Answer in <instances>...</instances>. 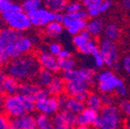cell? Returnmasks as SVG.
<instances>
[{
    "label": "cell",
    "mask_w": 130,
    "mask_h": 129,
    "mask_svg": "<svg viewBox=\"0 0 130 129\" xmlns=\"http://www.w3.org/2000/svg\"><path fill=\"white\" fill-rule=\"evenodd\" d=\"M102 124H103V121H102V117L99 114V116L97 117V118L95 119V121L93 123V126L95 127L96 129H100L102 126Z\"/></svg>",
    "instance_id": "cell-48"
},
{
    "label": "cell",
    "mask_w": 130,
    "mask_h": 129,
    "mask_svg": "<svg viewBox=\"0 0 130 129\" xmlns=\"http://www.w3.org/2000/svg\"><path fill=\"white\" fill-rule=\"evenodd\" d=\"M126 129H130V125H127V127H126Z\"/></svg>",
    "instance_id": "cell-54"
},
{
    "label": "cell",
    "mask_w": 130,
    "mask_h": 129,
    "mask_svg": "<svg viewBox=\"0 0 130 129\" xmlns=\"http://www.w3.org/2000/svg\"><path fill=\"white\" fill-rule=\"evenodd\" d=\"M35 40L32 37L22 34L12 44L6 46V53L8 58L11 60L28 55L35 47Z\"/></svg>",
    "instance_id": "cell-5"
},
{
    "label": "cell",
    "mask_w": 130,
    "mask_h": 129,
    "mask_svg": "<svg viewBox=\"0 0 130 129\" xmlns=\"http://www.w3.org/2000/svg\"><path fill=\"white\" fill-rule=\"evenodd\" d=\"M10 119L6 114H0V129H9Z\"/></svg>",
    "instance_id": "cell-40"
},
{
    "label": "cell",
    "mask_w": 130,
    "mask_h": 129,
    "mask_svg": "<svg viewBox=\"0 0 130 129\" xmlns=\"http://www.w3.org/2000/svg\"><path fill=\"white\" fill-rule=\"evenodd\" d=\"M75 61L72 57L64 59H58V66H59V71H61L62 72L71 71L75 69Z\"/></svg>",
    "instance_id": "cell-32"
},
{
    "label": "cell",
    "mask_w": 130,
    "mask_h": 129,
    "mask_svg": "<svg viewBox=\"0 0 130 129\" xmlns=\"http://www.w3.org/2000/svg\"><path fill=\"white\" fill-rule=\"evenodd\" d=\"M21 124V129H37L35 117L30 113L25 114L23 117H19Z\"/></svg>",
    "instance_id": "cell-31"
},
{
    "label": "cell",
    "mask_w": 130,
    "mask_h": 129,
    "mask_svg": "<svg viewBox=\"0 0 130 129\" xmlns=\"http://www.w3.org/2000/svg\"><path fill=\"white\" fill-rule=\"evenodd\" d=\"M93 62H94V66L98 69H102L105 66L104 60H103V58L100 56V53H97V54L93 55Z\"/></svg>",
    "instance_id": "cell-41"
},
{
    "label": "cell",
    "mask_w": 130,
    "mask_h": 129,
    "mask_svg": "<svg viewBox=\"0 0 130 129\" xmlns=\"http://www.w3.org/2000/svg\"><path fill=\"white\" fill-rule=\"evenodd\" d=\"M1 20L7 27L19 33L25 32L32 26L28 14L24 12L18 4H15L13 9L1 14Z\"/></svg>",
    "instance_id": "cell-2"
},
{
    "label": "cell",
    "mask_w": 130,
    "mask_h": 129,
    "mask_svg": "<svg viewBox=\"0 0 130 129\" xmlns=\"http://www.w3.org/2000/svg\"><path fill=\"white\" fill-rule=\"evenodd\" d=\"M21 35H22V33H19L14 29L9 28V27L3 28L0 31V38L2 39L4 43L6 44V46L12 44L13 42H15Z\"/></svg>",
    "instance_id": "cell-21"
},
{
    "label": "cell",
    "mask_w": 130,
    "mask_h": 129,
    "mask_svg": "<svg viewBox=\"0 0 130 129\" xmlns=\"http://www.w3.org/2000/svg\"><path fill=\"white\" fill-rule=\"evenodd\" d=\"M122 7L125 10L130 11V0H122Z\"/></svg>",
    "instance_id": "cell-49"
},
{
    "label": "cell",
    "mask_w": 130,
    "mask_h": 129,
    "mask_svg": "<svg viewBox=\"0 0 130 129\" xmlns=\"http://www.w3.org/2000/svg\"><path fill=\"white\" fill-rule=\"evenodd\" d=\"M99 53L103 58L106 66L113 68L117 63H118L119 52L118 45L113 41L102 39L99 43Z\"/></svg>",
    "instance_id": "cell-7"
},
{
    "label": "cell",
    "mask_w": 130,
    "mask_h": 129,
    "mask_svg": "<svg viewBox=\"0 0 130 129\" xmlns=\"http://www.w3.org/2000/svg\"><path fill=\"white\" fill-rule=\"evenodd\" d=\"M99 116V113L96 111L85 107L82 112L76 115L75 125H92L95 119Z\"/></svg>",
    "instance_id": "cell-17"
},
{
    "label": "cell",
    "mask_w": 130,
    "mask_h": 129,
    "mask_svg": "<svg viewBox=\"0 0 130 129\" xmlns=\"http://www.w3.org/2000/svg\"><path fill=\"white\" fill-rule=\"evenodd\" d=\"M40 69L36 56L28 54L8 61L6 66V73L21 83L35 79Z\"/></svg>",
    "instance_id": "cell-1"
},
{
    "label": "cell",
    "mask_w": 130,
    "mask_h": 129,
    "mask_svg": "<svg viewBox=\"0 0 130 129\" xmlns=\"http://www.w3.org/2000/svg\"><path fill=\"white\" fill-rule=\"evenodd\" d=\"M88 108L92 109L96 112H100L103 108V104L101 101V97L97 93H89L88 98L85 101Z\"/></svg>",
    "instance_id": "cell-26"
},
{
    "label": "cell",
    "mask_w": 130,
    "mask_h": 129,
    "mask_svg": "<svg viewBox=\"0 0 130 129\" xmlns=\"http://www.w3.org/2000/svg\"><path fill=\"white\" fill-rule=\"evenodd\" d=\"M6 73L4 71L0 70V95L4 94V82L6 78Z\"/></svg>",
    "instance_id": "cell-45"
},
{
    "label": "cell",
    "mask_w": 130,
    "mask_h": 129,
    "mask_svg": "<svg viewBox=\"0 0 130 129\" xmlns=\"http://www.w3.org/2000/svg\"><path fill=\"white\" fill-rule=\"evenodd\" d=\"M104 28H105V24L103 20H101L99 17H96V18H91L89 21H88L85 31H87L91 37H97L103 34Z\"/></svg>",
    "instance_id": "cell-18"
},
{
    "label": "cell",
    "mask_w": 130,
    "mask_h": 129,
    "mask_svg": "<svg viewBox=\"0 0 130 129\" xmlns=\"http://www.w3.org/2000/svg\"><path fill=\"white\" fill-rule=\"evenodd\" d=\"M115 92H116V94L118 96V97L124 98V97H126V94H127V89H126V86L124 85V86H121V87L118 88Z\"/></svg>",
    "instance_id": "cell-46"
},
{
    "label": "cell",
    "mask_w": 130,
    "mask_h": 129,
    "mask_svg": "<svg viewBox=\"0 0 130 129\" xmlns=\"http://www.w3.org/2000/svg\"><path fill=\"white\" fill-rule=\"evenodd\" d=\"M44 7L54 12L56 14H61L65 11V8L68 4L67 0H43Z\"/></svg>",
    "instance_id": "cell-25"
},
{
    "label": "cell",
    "mask_w": 130,
    "mask_h": 129,
    "mask_svg": "<svg viewBox=\"0 0 130 129\" xmlns=\"http://www.w3.org/2000/svg\"><path fill=\"white\" fill-rule=\"evenodd\" d=\"M104 38L107 40L116 42L120 36V30L118 24L114 23H109L108 24H105V28L103 30Z\"/></svg>",
    "instance_id": "cell-27"
},
{
    "label": "cell",
    "mask_w": 130,
    "mask_h": 129,
    "mask_svg": "<svg viewBox=\"0 0 130 129\" xmlns=\"http://www.w3.org/2000/svg\"><path fill=\"white\" fill-rule=\"evenodd\" d=\"M62 79L65 82L71 80H76V79H82L91 85L94 82L95 79V72L92 69L88 68V67H82L79 69H73L71 71L62 72Z\"/></svg>",
    "instance_id": "cell-13"
},
{
    "label": "cell",
    "mask_w": 130,
    "mask_h": 129,
    "mask_svg": "<svg viewBox=\"0 0 130 129\" xmlns=\"http://www.w3.org/2000/svg\"><path fill=\"white\" fill-rule=\"evenodd\" d=\"M20 82L13 77L6 75L4 82V93L6 96H13L18 93Z\"/></svg>",
    "instance_id": "cell-24"
},
{
    "label": "cell",
    "mask_w": 130,
    "mask_h": 129,
    "mask_svg": "<svg viewBox=\"0 0 130 129\" xmlns=\"http://www.w3.org/2000/svg\"><path fill=\"white\" fill-rule=\"evenodd\" d=\"M49 94L54 97H59L62 95L65 91V81L62 79V77L54 76L53 80L46 88Z\"/></svg>",
    "instance_id": "cell-19"
},
{
    "label": "cell",
    "mask_w": 130,
    "mask_h": 129,
    "mask_svg": "<svg viewBox=\"0 0 130 129\" xmlns=\"http://www.w3.org/2000/svg\"><path fill=\"white\" fill-rule=\"evenodd\" d=\"M29 19L32 26L38 27V28H44L46 25L51 24L53 21L60 20L61 14L52 12L51 10L47 9L44 6H42L37 10L28 14Z\"/></svg>",
    "instance_id": "cell-8"
},
{
    "label": "cell",
    "mask_w": 130,
    "mask_h": 129,
    "mask_svg": "<svg viewBox=\"0 0 130 129\" xmlns=\"http://www.w3.org/2000/svg\"><path fill=\"white\" fill-rule=\"evenodd\" d=\"M87 17L88 14L86 11L80 10L76 13H65L61 14L60 21L63 24L64 29H66L71 35L75 36L85 31Z\"/></svg>",
    "instance_id": "cell-3"
},
{
    "label": "cell",
    "mask_w": 130,
    "mask_h": 129,
    "mask_svg": "<svg viewBox=\"0 0 130 129\" xmlns=\"http://www.w3.org/2000/svg\"><path fill=\"white\" fill-rule=\"evenodd\" d=\"M69 57H71V52H70L69 50H67V49L62 48V50L61 51V53H60V54L58 55L57 58L58 59H64V58H69Z\"/></svg>",
    "instance_id": "cell-47"
},
{
    "label": "cell",
    "mask_w": 130,
    "mask_h": 129,
    "mask_svg": "<svg viewBox=\"0 0 130 129\" xmlns=\"http://www.w3.org/2000/svg\"><path fill=\"white\" fill-rule=\"evenodd\" d=\"M54 129H73V128L69 126H55Z\"/></svg>",
    "instance_id": "cell-52"
},
{
    "label": "cell",
    "mask_w": 130,
    "mask_h": 129,
    "mask_svg": "<svg viewBox=\"0 0 130 129\" xmlns=\"http://www.w3.org/2000/svg\"><path fill=\"white\" fill-rule=\"evenodd\" d=\"M37 129H54L53 118L51 117L43 114H39L35 117Z\"/></svg>",
    "instance_id": "cell-29"
},
{
    "label": "cell",
    "mask_w": 130,
    "mask_h": 129,
    "mask_svg": "<svg viewBox=\"0 0 130 129\" xmlns=\"http://www.w3.org/2000/svg\"><path fill=\"white\" fill-rule=\"evenodd\" d=\"M103 1H105V0H81V4L84 7H86V9H88V8H91L99 6Z\"/></svg>",
    "instance_id": "cell-38"
},
{
    "label": "cell",
    "mask_w": 130,
    "mask_h": 129,
    "mask_svg": "<svg viewBox=\"0 0 130 129\" xmlns=\"http://www.w3.org/2000/svg\"><path fill=\"white\" fill-rule=\"evenodd\" d=\"M90 84L82 79H76L65 82V92L68 96L85 102L89 95Z\"/></svg>",
    "instance_id": "cell-10"
},
{
    "label": "cell",
    "mask_w": 130,
    "mask_h": 129,
    "mask_svg": "<svg viewBox=\"0 0 130 129\" xmlns=\"http://www.w3.org/2000/svg\"><path fill=\"white\" fill-rule=\"evenodd\" d=\"M63 30H64V26L61 21H53L44 27V34L49 38H58L63 33Z\"/></svg>",
    "instance_id": "cell-20"
},
{
    "label": "cell",
    "mask_w": 130,
    "mask_h": 129,
    "mask_svg": "<svg viewBox=\"0 0 130 129\" xmlns=\"http://www.w3.org/2000/svg\"><path fill=\"white\" fill-rule=\"evenodd\" d=\"M100 114L102 117V126L100 129H119L121 125L120 109L115 105L103 107Z\"/></svg>",
    "instance_id": "cell-9"
},
{
    "label": "cell",
    "mask_w": 130,
    "mask_h": 129,
    "mask_svg": "<svg viewBox=\"0 0 130 129\" xmlns=\"http://www.w3.org/2000/svg\"><path fill=\"white\" fill-rule=\"evenodd\" d=\"M58 101H59L60 110H68L74 115L79 114L85 108L84 102H81L76 99L75 98L70 97L65 94L59 96Z\"/></svg>",
    "instance_id": "cell-14"
},
{
    "label": "cell",
    "mask_w": 130,
    "mask_h": 129,
    "mask_svg": "<svg viewBox=\"0 0 130 129\" xmlns=\"http://www.w3.org/2000/svg\"><path fill=\"white\" fill-rule=\"evenodd\" d=\"M100 97H101V101L102 104H103V107L114 105V98L110 94H102Z\"/></svg>",
    "instance_id": "cell-39"
},
{
    "label": "cell",
    "mask_w": 130,
    "mask_h": 129,
    "mask_svg": "<svg viewBox=\"0 0 130 129\" xmlns=\"http://www.w3.org/2000/svg\"><path fill=\"white\" fill-rule=\"evenodd\" d=\"M5 114L12 118L21 117L27 114V111L23 104L19 94L5 97Z\"/></svg>",
    "instance_id": "cell-11"
},
{
    "label": "cell",
    "mask_w": 130,
    "mask_h": 129,
    "mask_svg": "<svg viewBox=\"0 0 130 129\" xmlns=\"http://www.w3.org/2000/svg\"><path fill=\"white\" fill-rule=\"evenodd\" d=\"M5 111V97L0 95V114H3Z\"/></svg>",
    "instance_id": "cell-50"
},
{
    "label": "cell",
    "mask_w": 130,
    "mask_h": 129,
    "mask_svg": "<svg viewBox=\"0 0 130 129\" xmlns=\"http://www.w3.org/2000/svg\"><path fill=\"white\" fill-rule=\"evenodd\" d=\"M8 61H9V58L6 53V44L4 43L2 39L0 38V70L7 65Z\"/></svg>",
    "instance_id": "cell-34"
},
{
    "label": "cell",
    "mask_w": 130,
    "mask_h": 129,
    "mask_svg": "<svg viewBox=\"0 0 130 129\" xmlns=\"http://www.w3.org/2000/svg\"><path fill=\"white\" fill-rule=\"evenodd\" d=\"M35 110L38 111L39 114H43L49 117L54 116L57 112L60 111L58 97L49 95L48 97L35 100Z\"/></svg>",
    "instance_id": "cell-12"
},
{
    "label": "cell",
    "mask_w": 130,
    "mask_h": 129,
    "mask_svg": "<svg viewBox=\"0 0 130 129\" xmlns=\"http://www.w3.org/2000/svg\"><path fill=\"white\" fill-rule=\"evenodd\" d=\"M3 29V24H2V20L0 19V31Z\"/></svg>",
    "instance_id": "cell-53"
},
{
    "label": "cell",
    "mask_w": 130,
    "mask_h": 129,
    "mask_svg": "<svg viewBox=\"0 0 130 129\" xmlns=\"http://www.w3.org/2000/svg\"><path fill=\"white\" fill-rule=\"evenodd\" d=\"M73 129H91V128L89 126H88V125H77L75 128Z\"/></svg>",
    "instance_id": "cell-51"
},
{
    "label": "cell",
    "mask_w": 130,
    "mask_h": 129,
    "mask_svg": "<svg viewBox=\"0 0 130 129\" xmlns=\"http://www.w3.org/2000/svg\"><path fill=\"white\" fill-rule=\"evenodd\" d=\"M43 5V0H24L21 6L24 12L30 14L42 7Z\"/></svg>",
    "instance_id": "cell-30"
},
{
    "label": "cell",
    "mask_w": 130,
    "mask_h": 129,
    "mask_svg": "<svg viewBox=\"0 0 130 129\" xmlns=\"http://www.w3.org/2000/svg\"><path fill=\"white\" fill-rule=\"evenodd\" d=\"M61 50H62V47H61V45L60 44L59 42H51L48 45V49H47V51H48L49 53L55 57H58V55L60 54Z\"/></svg>",
    "instance_id": "cell-36"
},
{
    "label": "cell",
    "mask_w": 130,
    "mask_h": 129,
    "mask_svg": "<svg viewBox=\"0 0 130 129\" xmlns=\"http://www.w3.org/2000/svg\"><path fill=\"white\" fill-rule=\"evenodd\" d=\"M53 78H54V75L53 72L44 70V69H40L35 79H36V83L41 88L46 89L49 86V84L51 83V81L53 80Z\"/></svg>",
    "instance_id": "cell-28"
},
{
    "label": "cell",
    "mask_w": 130,
    "mask_h": 129,
    "mask_svg": "<svg viewBox=\"0 0 130 129\" xmlns=\"http://www.w3.org/2000/svg\"><path fill=\"white\" fill-rule=\"evenodd\" d=\"M111 1H114V0H111Z\"/></svg>",
    "instance_id": "cell-55"
},
{
    "label": "cell",
    "mask_w": 130,
    "mask_h": 129,
    "mask_svg": "<svg viewBox=\"0 0 130 129\" xmlns=\"http://www.w3.org/2000/svg\"><path fill=\"white\" fill-rule=\"evenodd\" d=\"M9 129H21V124L19 117L11 119L10 123H9Z\"/></svg>",
    "instance_id": "cell-44"
},
{
    "label": "cell",
    "mask_w": 130,
    "mask_h": 129,
    "mask_svg": "<svg viewBox=\"0 0 130 129\" xmlns=\"http://www.w3.org/2000/svg\"><path fill=\"white\" fill-rule=\"evenodd\" d=\"M120 110H122L130 118V101L123 100L120 103Z\"/></svg>",
    "instance_id": "cell-42"
},
{
    "label": "cell",
    "mask_w": 130,
    "mask_h": 129,
    "mask_svg": "<svg viewBox=\"0 0 130 129\" xmlns=\"http://www.w3.org/2000/svg\"><path fill=\"white\" fill-rule=\"evenodd\" d=\"M72 43L79 53L84 55H95L99 53V44L89 34L83 31L72 38Z\"/></svg>",
    "instance_id": "cell-6"
},
{
    "label": "cell",
    "mask_w": 130,
    "mask_h": 129,
    "mask_svg": "<svg viewBox=\"0 0 130 129\" xmlns=\"http://www.w3.org/2000/svg\"><path fill=\"white\" fill-rule=\"evenodd\" d=\"M15 3L11 2L10 0H0V14L9 11L14 7Z\"/></svg>",
    "instance_id": "cell-37"
},
{
    "label": "cell",
    "mask_w": 130,
    "mask_h": 129,
    "mask_svg": "<svg viewBox=\"0 0 130 129\" xmlns=\"http://www.w3.org/2000/svg\"><path fill=\"white\" fill-rule=\"evenodd\" d=\"M40 89L41 87L36 82H32V81L21 82L20 86H19L18 94L35 98V96L36 95V93L38 92Z\"/></svg>",
    "instance_id": "cell-22"
},
{
    "label": "cell",
    "mask_w": 130,
    "mask_h": 129,
    "mask_svg": "<svg viewBox=\"0 0 130 129\" xmlns=\"http://www.w3.org/2000/svg\"><path fill=\"white\" fill-rule=\"evenodd\" d=\"M98 84V89L102 94H111L121 86L124 81L111 70H102L95 77Z\"/></svg>",
    "instance_id": "cell-4"
},
{
    "label": "cell",
    "mask_w": 130,
    "mask_h": 129,
    "mask_svg": "<svg viewBox=\"0 0 130 129\" xmlns=\"http://www.w3.org/2000/svg\"><path fill=\"white\" fill-rule=\"evenodd\" d=\"M82 4L80 2H70L67 4L66 8H65V13H76L82 10Z\"/></svg>",
    "instance_id": "cell-35"
},
{
    "label": "cell",
    "mask_w": 130,
    "mask_h": 129,
    "mask_svg": "<svg viewBox=\"0 0 130 129\" xmlns=\"http://www.w3.org/2000/svg\"><path fill=\"white\" fill-rule=\"evenodd\" d=\"M76 115L68 110H60L53 117V121L55 126H69L75 125Z\"/></svg>",
    "instance_id": "cell-16"
},
{
    "label": "cell",
    "mask_w": 130,
    "mask_h": 129,
    "mask_svg": "<svg viewBox=\"0 0 130 129\" xmlns=\"http://www.w3.org/2000/svg\"><path fill=\"white\" fill-rule=\"evenodd\" d=\"M19 96H20V99L24 104V107L26 109L27 113L31 114L32 112H34L35 110V99L32 97L21 95V94H19Z\"/></svg>",
    "instance_id": "cell-33"
},
{
    "label": "cell",
    "mask_w": 130,
    "mask_h": 129,
    "mask_svg": "<svg viewBox=\"0 0 130 129\" xmlns=\"http://www.w3.org/2000/svg\"><path fill=\"white\" fill-rule=\"evenodd\" d=\"M121 65L124 69V71L126 72V74L130 76V55H126L124 57Z\"/></svg>",
    "instance_id": "cell-43"
},
{
    "label": "cell",
    "mask_w": 130,
    "mask_h": 129,
    "mask_svg": "<svg viewBox=\"0 0 130 129\" xmlns=\"http://www.w3.org/2000/svg\"><path fill=\"white\" fill-rule=\"evenodd\" d=\"M112 6V1L111 0H105L100 5L97 6H94L91 8H88L86 9L88 16L91 17V18H96L99 17L101 14L108 12Z\"/></svg>",
    "instance_id": "cell-23"
},
{
    "label": "cell",
    "mask_w": 130,
    "mask_h": 129,
    "mask_svg": "<svg viewBox=\"0 0 130 129\" xmlns=\"http://www.w3.org/2000/svg\"><path fill=\"white\" fill-rule=\"evenodd\" d=\"M36 58L41 69L47 70V71L53 72V74L59 71L58 58L52 55L47 50L40 51L37 54Z\"/></svg>",
    "instance_id": "cell-15"
}]
</instances>
